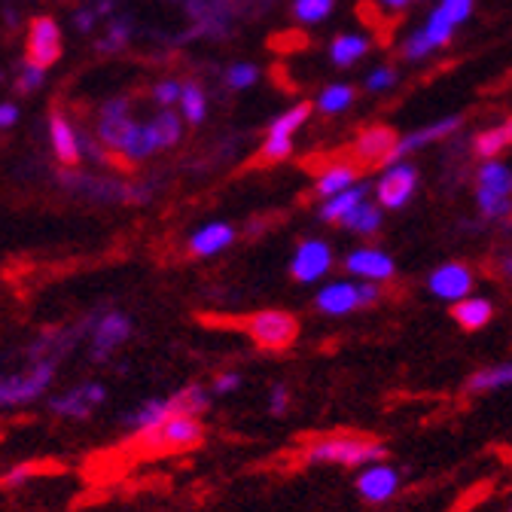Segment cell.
<instances>
[{
  "label": "cell",
  "mask_w": 512,
  "mask_h": 512,
  "mask_svg": "<svg viewBox=\"0 0 512 512\" xmlns=\"http://www.w3.org/2000/svg\"><path fill=\"white\" fill-rule=\"evenodd\" d=\"M260 77L263 74H260V68H256L253 61H238V64H232V68L226 71V86L232 92H244V89L260 83Z\"/></svg>",
  "instance_id": "obj_36"
},
{
  "label": "cell",
  "mask_w": 512,
  "mask_h": 512,
  "mask_svg": "<svg viewBox=\"0 0 512 512\" xmlns=\"http://www.w3.org/2000/svg\"><path fill=\"white\" fill-rule=\"evenodd\" d=\"M171 397H174L180 415H196V418H202L211 409V391H205L202 384H186V388L174 391Z\"/></svg>",
  "instance_id": "obj_34"
},
{
  "label": "cell",
  "mask_w": 512,
  "mask_h": 512,
  "mask_svg": "<svg viewBox=\"0 0 512 512\" xmlns=\"http://www.w3.org/2000/svg\"><path fill=\"white\" fill-rule=\"evenodd\" d=\"M400 55L406 58V61H421V58H427V55H433V46L427 43V37L421 34V28H415L406 40H403V46H400Z\"/></svg>",
  "instance_id": "obj_40"
},
{
  "label": "cell",
  "mask_w": 512,
  "mask_h": 512,
  "mask_svg": "<svg viewBox=\"0 0 512 512\" xmlns=\"http://www.w3.org/2000/svg\"><path fill=\"white\" fill-rule=\"evenodd\" d=\"M509 512H512V509H509Z\"/></svg>",
  "instance_id": "obj_49"
},
{
  "label": "cell",
  "mask_w": 512,
  "mask_h": 512,
  "mask_svg": "<svg viewBox=\"0 0 512 512\" xmlns=\"http://www.w3.org/2000/svg\"><path fill=\"white\" fill-rule=\"evenodd\" d=\"M500 275L506 281H512V256H506V260H500Z\"/></svg>",
  "instance_id": "obj_46"
},
{
  "label": "cell",
  "mask_w": 512,
  "mask_h": 512,
  "mask_svg": "<svg viewBox=\"0 0 512 512\" xmlns=\"http://www.w3.org/2000/svg\"><path fill=\"white\" fill-rule=\"evenodd\" d=\"M89 327H92V360L104 363L132 336V317L122 311H104L98 314V320H89Z\"/></svg>",
  "instance_id": "obj_12"
},
{
  "label": "cell",
  "mask_w": 512,
  "mask_h": 512,
  "mask_svg": "<svg viewBox=\"0 0 512 512\" xmlns=\"http://www.w3.org/2000/svg\"><path fill=\"white\" fill-rule=\"evenodd\" d=\"M345 272L357 281L384 284L397 275V263L388 250L366 244V247H354L351 253H345Z\"/></svg>",
  "instance_id": "obj_10"
},
{
  "label": "cell",
  "mask_w": 512,
  "mask_h": 512,
  "mask_svg": "<svg viewBox=\"0 0 512 512\" xmlns=\"http://www.w3.org/2000/svg\"><path fill=\"white\" fill-rule=\"evenodd\" d=\"M49 144H52V153L61 165H80L83 162L80 128L58 110L49 116Z\"/></svg>",
  "instance_id": "obj_18"
},
{
  "label": "cell",
  "mask_w": 512,
  "mask_h": 512,
  "mask_svg": "<svg viewBox=\"0 0 512 512\" xmlns=\"http://www.w3.org/2000/svg\"><path fill=\"white\" fill-rule=\"evenodd\" d=\"M400 482H403V476H400L397 467L375 461L357 476V491L369 503H384V500H391L400 491Z\"/></svg>",
  "instance_id": "obj_16"
},
{
  "label": "cell",
  "mask_w": 512,
  "mask_h": 512,
  "mask_svg": "<svg viewBox=\"0 0 512 512\" xmlns=\"http://www.w3.org/2000/svg\"><path fill=\"white\" fill-rule=\"evenodd\" d=\"M269 412L275 418H284L290 412V388L287 384H275V388L269 391Z\"/></svg>",
  "instance_id": "obj_42"
},
{
  "label": "cell",
  "mask_w": 512,
  "mask_h": 512,
  "mask_svg": "<svg viewBox=\"0 0 512 512\" xmlns=\"http://www.w3.org/2000/svg\"><path fill=\"white\" fill-rule=\"evenodd\" d=\"M439 7H442L448 16H452L458 25L467 22V19L473 16V0H439Z\"/></svg>",
  "instance_id": "obj_44"
},
{
  "label": "cell",
  "mask_w": 512,
  "mask_h": 512,
  "mask_svg": "<svg viewBox=\"0 0 512 512\" xmlns=\"http://www.w3.org/2000/svg\"><path fill=\"white\" fill-rule=\"evenodd\" d=\"M354 183H360L357 165H351V162H336V165H327L324 171L317 174L314 192H317L320 199H333V196H339V192L351 189Z\"/></svg>",
  "instance_id": "obj_23"
},
{
  "label": "cell",
  "mask_w": 512,
  "mask_h": 512,
  "mask_svg": "<svg viewBox=\"0 0 512 512\" xmlns=\"http://www.w3.org/2000/svg\"><path fill=\"white\" fill-rule=\"evenodd\" d=\"M397 132L391 125H369L366 132L357 135L354 141V156L363 165H388L394 159V147H397Z\"/></svg>",
  "instance_id": "obj_15"
},
{
  "label": "cell",
  "mask_w": 512,
  "mask_h": 512,
  "mask_svg": "<svg viewBox=\"0 0 512 512\" xmlns=\"http://www.w3.org/2000/svg\"><path fill=\"white\" fill-rule=\"evenodd\" d=\"M43 80H46V68H40V64H34V61H25L19 68V77H16V89L22 95H31L43 86Z\"/></svg>",
  "instance_id": "obj_39"
},
{
  "label": "cell",
  "mask_w": 512,
  "mask_h": 512,
  "mask_svg": "<svg viewBox=\"0 0 512 512\" xmlns=\"http://www.w3.org/2000/svg\"><path fill=\"white\" fill-rule=\"evenodd\" d=\"M205 436L202 418L196 415H171L162 421L156 430L138 436V442L147 452H186V448H196Z\"/></svg>",
  "instance_id": "obj_6"
},
{
  "label": "cell",
  "mask_w": 512,
  "mask_h": 512,
  "mask_svg": "<svg viewBox=\"0 0 512 512\" xmlns=\"http://www.w3.org/2000/svg\"><path fill=\"white\" fill-rule=\"evenodd\" d=\"M150 125H153V135H156L159 150H171V147L180 144V138H183V119H180L177 107H162L150 119Z\"/></svg>",
  "instance_id": "obj_32"
},
{
  "label": "cell",
  "mask_w": 512,
  "mask_h": 512,
  "mask_svg": "<svg viewBox=\"0 0 512 512\" xmlns=\"http://www.w3.org/2000/svg\"><path fill=\"white\" fill-rule=\"evenodd\" d=\"M122 162L128 165H141L147 162L153 153H159V144H156V135H153V125L150 122H141V119H132L125 125V132L113 150Z\"/></svg>",
  "instance_id": "obj_17"
},
{
  "label": "cell",
  "mask_w": 512,
  "mask_h": 512,
  "mask_svg": "<svg viewBox=\"0 0 512 512\" xmlns=\"http://www.w3.org/2000/svg\"><path fill=\"white\" fill-rule=\"evenodd\" d=\"M461 122H464L461 116H442L439 122H430V125L418 128V132L400 138L397 147H394V159H391V162L406 159L409 153L424 150V147H430V144H436V141H445L448 135H455V132H458V125H461Z\"/></svg>",
  "instance_id": "obj_21"
},
{
  "label": "cell",
  "mask_w": 512,
  "mask_h": 512,
  "mask_svg": "<svg viewBox=\"0 0 512 512\" xmlns=\"http://www.w3.org/2000/svg\"><path fill=\"white\" fill-rule=\"evenodd\" d=\"M55 378V363L52 360H37L31 369L16 372V375H0V409H16L40 400Z\"/></svg>",
  "instance_id": "obj_5"
},
{
  "label": "cell",
  "mask_w": 512,
  "mask_h": 512,
  "mask_svg": "<svg viewBox=\"0 0 512 512\" xmlns=\"http://www.w3.org/2000/svg\"><path fill=\"white\" fill-rule=\"evenodd\" d=\"M512 147V116L509 119H503L500 125H494V128H485V132H479L476 138H473V153L479 156V159H497L503 150H509Z\"/></svg>",
  "instance_id": "obj_28"
},
{
  "label": "cell",
  "mask_w": 512,
  "mask_h": 512,
  "mask_svg": "<svg viewBox=\"0 0 512 512\" xmlns=\"http://www.w3.org/2000/svg\"><path fill=\"white\" fill-rule=\"evenodd\" d=\"M311 104H293L290 110L278 113L269 125V132H266V141L260 147V156L266 162H284L290 153H293V138L299 135V128L308 122L311 116Z\"/></svg>",
  "instance_id": "obj_8"
},
{
  "label": "cell",
  "mask_w": 512,
  "mask_h": 512,
  "mask_svg": "<svg viewBox=\"0 0 512 512\" xmlns=\"http://www.w3.org/2000/svg\"><path fill=\"white\" fill-rule=\"evenodd\" d=\"M473 287H476L473 269H470L467 263H458V260L436 266V269L430 272V278H427V290H430L439 302H452V305L461 302L464 296H470Z\"/></svg>",
  "instance_id": "obj_11"
},
{
  "label": "cell",
  "mask_w": 512,
  "mask_h": 512,
  "mask_svg": "<svg viewBox=\"0 0 512 512\" xmlns=\"http://www.w3.org/2000/svg\"><path fill=\"white\" fill-rule=\"evenodd\" d=\"M177 113L186 125H202L208 116V95L196 80H186L180 89V101H177Z\"/></svg>",
  "instance_id": "obj_30"
},
{
  "label": "cell",
  "mask_w": 512,
  "mask_h": 512,
  "mask_svg": "<svg viewBox=\"0 0 512 512\" xmlns=\"http://www.w3.org/2000/svg\"><path fill=\"white\" fill-rule=\"evenodd\" d=\"M238 388H241V375H238V372H220V375L214 378V384H211V394L229 397V394H235Z\"/></svg>",
  "instance_id": "obj_43"
},
{
  "label": "cell",
  "mask_w": 512,
  "mask_h": 512,
  "mask_svg": "<svg viewBox=\"0 0 512 512\" xmlns=\"http://www.w3.org/2000/svg\"><path fill=\"white\" fill-rule=\"evenodd\" d=\"M378 4H384L388 10H403L406 4H412V0H378Z\"/></svg>",
  "instance_id": "obj_47"
},
{
  "label": "cell",
  "mask_w": 512,
  "mask_h": 512,
  "mask_svg": "<svg viewBox=\"0 0 512 512\" xmlns=\"http://www.w3.org/2000/svg\"><path fill=\"white\" fill-rule=\"evenodd\" d=\"M357 101V89L351 83H330L317 92L314 98V110L324 116H342L345 110H351Z\"/></svg>",
  "instance_id": "obj_27"
},
{
  "label": "cell",
  "mask_w": 512,
  "mask_h": 512,
  "mask_svg": "<svg viewBox=\"0 0 512 512\" xmlns=\"http://www.w3.org/2000/svg\"><path fill=\"white\" fill-rule=\"evenodd\" d=\"M107 400V388L98 381H83L77 388L64 391V394H55L49 400V409L58 415V418H77V421H86L101 403Z\"/></svg>",
  "instance_id": "obj_13"
},
{
  "label": "cell",
  "mask_w": 512,
  "mask_h": 512,
  "mask_svg": "<svg viewBox=\"0 0 512 512\" xmlns=\"http://www.w3.org/2000/svg\"><path fill=\"white\" fill-rule=\"evenodd\" d=\"M418 189V171L415 165H409L406 159L388 162L381 171V177L375 180V202L384 211H400L412 202Z\"/></svg>",
  "instance_id": "obj_7"
},
{
  "label": "cell",
  "mask_w": 512,
  "mask_h": 512,
  "mask_svg": "<svg viewBox=\"0 0 512 512\" xmlns=\"http://www.w3.org/2000/svg\"><path fill=\"white\" fill-rule=\"evenodd\" d=\"M381 223H384V208H381L378 202H369V199H363V202L342 220V226H345L348 232L360 235V238H372V235L381 229Z\"/></svg>",
  "instance_id": "obj_31"
},
{
  "label": "cell",
  "mask_w": 512,
  "mask_h": 512,
  "mask_svg": "<svg viewBox=\"0 0 512 512\" xmlns=\"http://www.w3.org/2000/svg\"><path fill=\"white\" fill-rule=\"evenodd\" d=\"M171 415H180L174 397H153V400H147V403H141L138 409L128 412V415L122 418V427H125V430H132L135 439H138V436L156 430V427H159L162 421H168Z\"/></svg>",
  "instance_id": "obj_20"
},
{
  "label": "cell",
  "mask_w": 512,
  "mask_h": 512,
  "mask_svg": "<svg viewBox=\"0 0 512 512\" xmlns=\"http://www.w3.org/2000/svg\"><path fill=\"white\" fill-rule=\"evenodd\" d=\"M384 445L369 436L354 433H333L320 436L305 448L308 464H336V467H369L375 461H384Z\"/></svg>",
  "instance_id": "obj_1"
},
{
  "label": "cell",
  "mask_w": 512,
  "mask_h": 512,
  "mask_svg": "<svg viewBox=\"0 0 512 512\" xmlns=\"http://www.w3.org/2000/svg\"><path fill=\"white\" fill-rule=\"evenodd\" d=\"M333 266H336V253H333L330 241H324V238H305L293 250L290 275L299 284H317V281H324L333 272Z\"/></svg>",
  "instance_id": "obj_9"
},
{
  "label": "cell",
  "mask_w": 512,
  "mask_h": 512,
  "mask_svg": "<svg viewBox=\"0 0 512 512\" xmlns=\"http://www.w3.org/2000/svg\"><path fill=\"white\" fill-rule=\"evenodd\" d=\"M452 317L458 320V327L467 330V333H476L482 327L491 324V317H494V305L482 296H464L461 302L452 305Z\"/></svg>",
  "instance_id": "obj_24"
},
{
  "label": "cell",
  "mask_w": 512,
  "mask_h": 512,
  "mask_svg": "<svg viewBox=\"0 0 512 512\" xmlns=\"http://www.w3.org/2000/svg\"><path fill=\"white\" fill-rule=\"evenodd\" d=\"M132 119L135 116H132V104H128V98H110L101 107V113H98V125H95L98 141L113 153L119 138H122V132H125V125L132 122Z\"/></svg>",
  "instance_id": "obj_22"
},
{
  "label": "cell",
  "mask_w": 512,
  "mask_h": 512,
  "mask_svg": "<svg viewBox=\"0 0 512 512\" xmlns=\"http://www.w3.org/2000/svg\"><path fill=\"white\" fill-rule=\"evenodd\" d=\"M476 205L488 220L512 217V165L500 159H482L476 174Z\"/></svg>",
  "instance_id": "obj_2"
},
{
  "label": "cell",
  "mask_w": 512,
  "mask_h": 512,
  "mask_svg": "<svg viewBox=\"0 0 512 512\" xmlns=\"http://www.w3.org/2000/svg\"><path fill=\"white\" fill-rule=\"evenodd\" d=\"M336 10V0H293V16L302 25L327 22Z\"/></svg>",
  "instance_id": "obj_35"
},
{
  "label": "cell",
  "mask_w": 512,
  "mask_h": 512,
  "mask_svg": "<svg viewBox=\"0 0 512 512\" xmlns=\"http://www.w3.org/2000/svg\"><path fill=\"white\" fill-rule=\"evenodd\" d=\"M40 470H43L40 464H16V467H10L4 476H0V491H19V488L28 485Z\"/></svg>",
  "instance_id": "obj_37"
},
{
  "label": "cell",
  "mask_w": 512,
  "mask_h": 512,
  "mask_svg": "<svg viewBox=\"0 0 512 512\" xmlns=\"http://www.w3.org/2000/svg\"><path fill=\"white\" fill-rule=\"evenodd\" d=\"M241 330L260 345L263 351H284L296 342L299 336V320L290 311L281 308H266L256 311L241 320Z\"/></svg>",
  "instance_id": "obj_4"
},
{
  "label": "cell",
  "mask_w": 512,
  "mask_h": 512,
  "mask_svg": "<svg viewBox=\"0 0 512 512\" xmlns=\"http://www.w3.org/2000/svg\"><path fill=\"white\" fill-rule=\"evenodd\" d=\"M366 196H369V186L360 180V183H354L351 189L339 192V196L324 199V205H320V220H324V223H339V226H342V220H345Z\"/></svg>",
  "instance_id": "obj_26"
},
{
  "label": "cell",
  "mask_w": 512,
  "mask_h": 512,
  "mask_svg": "<svg viewBox=\"0 0 512 512\" xmlns=\"http://www.w3.org/2000/svg\"><path fill=\"white\" fill-rule=\"evenodd\" d=\"M19 116H22L19 104H13V101H0V132H10V128L19 122Z\"/></svg>",
  "instance_id": "obj_45"
},
{
  "label": "cell",
  "mask_w": 512,
  "mask_h": 512,
  "mask_svg": "<svg viewBox=\"0 0 512 512\" xmlns=\"http://www.w3.org/2000/svg\"><path fill=\"white\" fill-rule=\"evenodd\" d=\"M455 28H458V22L448 16L442 7H433L430 10V16L424 19V25H421V34L427 37V43L433 46V52L436 49H442V46H448L452 43V37H455Z\"/></svg>",
  "instance_id": "obj_33"
},
{
  "label": "cell",
  "mask_w": 512,
  "mask_h": 512,
  "mask_svg": "<svg viewBox=\"0 0 512 512\" xmlns=\"http://www.w3.org/2000/svg\"><path fill=\"white\" fill-rule=\"evenodd\" d=\"M369 37L366 34H357V31H345L339 37H333L330 43V61L336 68H354L357 61H363L369 55Z\"/></svg>",
  "instance_id": "obj_25"
},
{
  "label": "cell",
  "mask_w": 512,
  "mask_h": 512,
  "mask_svg": "<svg viewBox=\"0 0 512 512\" xmlns=\"http://www.w3.org/2000/svg\"><path fill=\"white\" fill-rule=\"evenodd\" d=\"M509 384H512V360L494 363V366H485V369L473 372L467 378V394H491V391L509 388Z\"/></svg>",
  "instance_id": "obj_29"
},
{
  "label": "cell",
  "mask_w": 512,
  "mask_h": 512,
  "mask_svg": "<svg viewBox=\"0 0 512 512\" xmlns=\"http://www.w3.org/2000/svg\"><path fill=\"white\" fill-rule=\"evenodd\" d=\"M28 55L25 61H34L40 68H52V64L61 58V28L55 19L49 16H37L31 25H28V43H25Z\"/></svg>",
  "instance_id": "obj_14"
},
{
  "label": "cell",
  "mask_w": 512,
  "mask_h": 512,
  "mask_svg": "<svg viewBox=\"0 0 512 512\" xmlns=\"http://www.w3.org/2000/svg\"><path fill=\"white\" fill-rule=\"evenodd\" d=\"M235 238H238L235 226L226 220H217V223H205L202 229L192 232L186 241V250H189V256H196V260H208V256L229 250L235 244Z\"/></svg>",
  "instance_id": "obj_19"
},
{
  "label": "cell",
  "mask_w": 512,
  "mask_h": 512,
  "mask_svg": "<svg viewBox=\"0 0 512 512\" xmlns=\"http://www.w3.org/2000/svg\"><path fill=\"white\" fill-rule=\"evenodd\" d=\"M381 296V287L372 284V281H357V278H339V281H330L317 290L314 296V308L320 314H330V317H345V314H354L357 308H366L372 302H378Z\"/></svg>",
  "instance_id": "obj_3"
},
{
  "label": "cell",
  "mask_w": 512,
  "mask_h": 512,
  "mask_svg": "<svg viewBox=\"0 0 512 512\" xmlns=\"http://www.w3.org/2000/svg\"><path fill=\"white\" fill-rule=\"evenodd\" d=\"M77 25H80V31H89L92 28V13H80L77 16Z\"/></svg>",
  "instance_id": "obj_48"
},
{
  "label": "cell",
  "mask_w": 512,
  "mask_h": 512,
  "mask_svg": "<svg viewBox=\"0 0 512 512\" xmlns=\"http://www.w3.org/2000/svg\"><path fill=\"white\" fill-rule=\"evenodd\" d=\"M180 89H183V83H177L174 77H165V80H159V83L153 86V101H156L159 107H177Z\"/></svg>",
  "instance_id": "obj_41"
},
{
  "label": "cell",
  "mask_w": 512,
  "mask_h": 512,
  "mask_svg": "<svg viewBox=\"0 0 512 512\" xmlns=\"http://www.w3.org/2000/svg\"><path fill=\"white\" fill-rule=\"evenodd\" d=\"M394 83H397V71L391 68V64H378V68H372V71L366 74V80H363L366 92H372V95L391 92Z\"/></svg>",
  "instance_id": "obj_38"
}]
</instances>
